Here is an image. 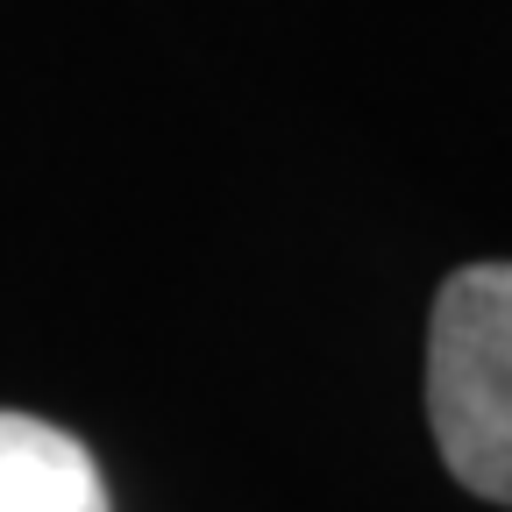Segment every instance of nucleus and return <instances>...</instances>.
Returning <instances> with one entry per match:
<instances>
[{
  "mask_svg": "<svg viewBox=\"0 0 512 512\" xmlns=\"http://www.w3.org/2000/svg\"><path fill=\"white\" fill-rule=\"evenodd\" d=\"M0 512H107L86 441L36 413H0Z\"/></svg>",
  "mask_w": 512,
  "mask_h": 512,
  "instance_id": "obj_2",
  "label": "nucleus"
},
{
  "mask_svg": "<svg viewBox=\"0 0 512 512\" xmlns=\"http://www.w3.org/2000/svg\"><path fill=\"white\" fill-rule=\"evenodd\" d=\"M427 427L463 491L512 505V264L441 278L427 313Z\"/></svg>",
  "mask_w": 512,
  "mask_h": 512,
  "instance_id": "obj_1",
  "label": "nucleus"
}]
</instances>
